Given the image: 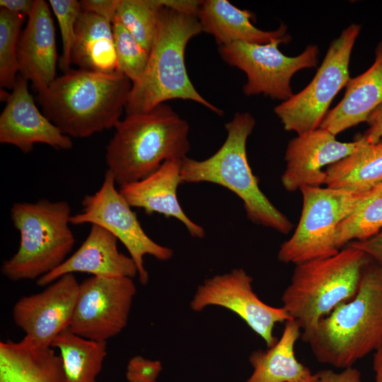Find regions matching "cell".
I'll list each match as a JSON object with an SVG mask.
<instances>
[{"label": "cell", "mask_w": 382, "mask_h": 382, "mask_svg": "<svg viewBox=\"0 0 382 382\" xmlns=\"http://www.w3.org/2000/svg\"><path fill=\"white\" fill-rule=\"evenodd\" d=\"M132 81L108 74L69 69L38 93L43 114L66 135L85 138L115 127L129 99Z\"/></svg>", "instance_id": "1"}, {"label": "cell", "mask_w": 382, "mask_h": 382, "mask_svg": "<svg viewBox=\"0 0 382 382\" xmlns=\"http://www.w3.org/2000/svg\"><path fill=\"white\" fill-rule=\"evenodd\" d=\"M114 128L105 158L120 186L147 177L166 161L184 159L190 149L188 123L165 103L127 114Z\"/></svg>", "instance_id": "2"}, {"label": "cell", "mask_w": 382, "mask_h": 382, "mask_svg": "<svg viewBox=\"0 0 382 382\" xmlns=\"http://www.w3.org/2000/svg\"><path fill=\"white\" fill-rule=\"evenodd\" d=\"M321 364L353 366L382 344V266L365 267L354 297L335 307L306 340Z\"/></svg>", "instance_id": "3"}, {"label": "cell", "mask_w": 382, "mask_h": 382, "mask_svg": "<svg viewBox=\"0 0 382 382\" xmlns=\"http://www.w3.org/2000/svg\"><path fill=\"white\" fill-rule=\"evenodd\" d=\"M202 32L197 16L163 6L147 66L132 83L126 115L146 112L175 99L192 100L219 115L224 114L199 94L187 74L185 49Z\"/></svg>", "instance_id": "4"}, {"label": "cell", "mask_w": 382, "mask_h": 382, "mask_svg": "<svg viewBox=\"0 0 382 382\" xmlns=\"http://www.w3.org/2000/svg\"><path fill=\"white\" fill-rule=\"evenodd\" d=\"M255 125L249 112L236 113L225 125L227 137L216 152L202 161L188 157L182 160V183L207 182L223 186L242 200L251 222L287 234L292 223L262 192L248 160L246 143Z\"/></svg>", "instance_id": "5"}, {"label": "cell", "mask_w": 382, "mask_h": 382, "mask_svg": "<svg viewBox=\"0 0 382 382\" xmlns=\"http://www.w3.org/2000/svg\"><path fill=\"white\" fill-rule=\"evenodd\" d=\"M371 260L363 251L346 245L334 255L295 265L282 307L299 325L303 341L323 318L354 297Z\"/></svg>", "instance_id": "6"}, {"label": "cell", "mask_w": 382, "mask_h": 382, "mask_svg": "<svg viewBox=\"0 0 382 382\" xmlns=\"http://www.w3.org/2000/svg\"><path fill=\"white\" fill-rule=\"evenodd\" d=\"M71 215L64 200L13 203L11 219L20 233V244L3 262L2 274L11 281L38 279L59 266L75 243L69 227Z\"/></svg>", "instance_id": "7"}, {"label": "cell", "mask_w": 382, "mask_h": 382, "mask_svg": "<svg viewBox=\"0 0 382 382\" xmlns=\"http://www.w3.org/2000/svg\"><path fill=\"white\" fill-rule=\"evenodd\" d=\"M303 206L293 235L282 243L277 258L295 265L335 255L339 225L359 204L363 193L343 189L305 186Z\"/></svg>", "instance_id": "8"}, {"label": "cell", "mask_w": 382, "mask_h": 382, "mask_svg": "<svg viewBox=\"0 0 382 382\" xmlns=\"http://www.w3.org/2000/svg\"><path fill=\"white\" fill-rule=\"evenodd\" d=\"M361 28L352 24L343 30L310 83L274 108L285 130L299 135L320 127L332 100L350 79V56Z\"/></svg>", "instance_id": "9"}, {"label": "cell", "mask_w": 382, "mask_h": 382, "mask_svg": "<svg viewBox=\"0 0 382 382\" xmlns=\"http://www.w3.org/2000/svg\"><path fill=\"white\" fill-rule=\"evenodd\" d=\"M115 184L114 176L107 170L99 190L83 197L81 211L71 215L70 223L96 224L110 232L125 246L137 267L140 282L146 284L149 274L144 266V256L149 255L165 261L172 257L173 251L146 233L137 214L116 189Z\"/></svg>", "instance_id": "10"}, {"label": "cell", "mask_w": 382, "mask_h": 382, "mask_svg": "<svg viewBox=\"0 0 382 382\" xmlns=\"http://www.w3.org/2000/svg\"><path fill=\"white\" fill-rule=\"evenodd\" d=\"M287 43L274 40L267 44L234 42L219 46L222 59L230 66L244 71L247 81L243 87L246 96L264 94L274 99H289L292 93L290 81L297 71L316 67L319 49L310 45L296 57H287L278 46Z\"/></svg>", "instance_id": "11"}, {"label": "cell", "mask_w": 382, "mask_h": 382, "mask_svg": "<svg viewBox=\"0 0 382 382\" xmlns=\"http://www.w3.org/2000/svg\"><path fill=\"white\" fill-rule=\"evenodd\" d=\"M136 291L129 277L85 279L68 329L86 339L106 342L126 327Z\"/></svg>", "instance_id": "12"}, {"label": "cell", "mask_w": 382, "mask_h": 382, "mask_svg": "<svg viewBox=\"0 0 382 382\" xmlns=\"http://www.w3.org/2000/svg\"><path fill=\"white\" fill-rule=\"evenodd\" d=\"M252 284L251 276L241 268L216 275L198 286L190 307L196 312L209 306H221L231 311L270 347L277 340L273 335L275 325L286 323L291 318L282 307L264 303L254 292Z\"/></svg>", "instance_id": "13"}, {"label": "cell", "mask_w": 382, "mask_h": 382, "mask_svg": "<svg viewBox=\"0 0 382 382\" xmlns=\"http://www.w3.org/2000/svg\"><path fill=\"white\" fill-rule=\"evenodd\" d=\"M79 285L74 274H67L41 292L21 297L13 308L14 323L36 344L51 347L69 327Z\"/></svg>", "instance_id": "14"}, {"label": "cell", "mask_w": 382, "mask_h": 382, "mask_svg": "<svg viewBox=\"0 0 382 382\" xmlns=\"http://www.w3.org/2000/svg\"><path fill=\"white\" fill-rule=\"evenodd\" d=\"M360 137L351 142H342L335 135L320 127L291 139L285 152L286 168L281 177L286 191L295 192L305 186L325 184L328 167L349 156L364 142Z\"/></svg>", "instance_id": "15"}, {"label": "cell", "mask_w": 382, "mask_h": 382, "mask_svg": "<svg viewBox=\"0 0 382 382\" xmlns=\"http://www.w3.org/2000/svg\"><path fill=\"white\" fill-rule=\"evenodd\" d=\"M0 115V142L16 146L23 153L33 151L37 143L56 149L69 150L73 142L36 107L28 81L18 76L12 92Z\"/></svg>", "instance_id": "16"}, {"label": "cell", "mask_w": 382, "mask_h": 382, "mask_svg": "<svg viewBox=\"0 0 382 382\" xmlns=\"http://www.w3.org/2000/svg\"><path fill=\"white\" fill-rule=\"evenodd\" d=\"M55 28L49 3L37 0L18 44V72L38 93L57 78Z\"/></svg>", "instance_id": "17"}, {"label": "cell", "mask_w": 382, "mask_h": 382, "mask_svg": "<svg viewBox=\"0 0 382 382\" xmlns=\"http://www.w3.org/2000/svg\"><path fill=\"white\" fill-rule=\"evenodd\" d=\"M118 239L104 228L92 224L89 233L79 249L59 266L37 279V284L47 286L62 276L85 272L93 276L133 279L137 267L131 258L121 253Z\"/></svg>", "instance_id": "18"}, {"label": "cell", "mask_w": 382, "mask_h": 382, "mask_svg": "<svg viewBox=\"0 0 382 382\" xmlns=\"http://www.w3.org/2000/svg\"><path fill=\"white\" fill-rule=\"evenodd\" d=\"M182 160L165 161L147 177L120 186L119 191L132 207L144 209L146 214L158 213L173 217L183 223L191 236H205L202 226L192 221L183 210L177 197L182 183Z\"/></svg>", "instance_id": "19"}, {"label": "cell", "mask_w": 382, "mask_h": 382, "mask_svg": "<svg viewBox=\"0 0 382 382\" xmlns=\"http://www.w3.org/2000/svg\"><path fill=\"white\" fill-rule=\"evenodd\" d=\"M341 101L328 112L320 127L334 135L366 122L382 105V41L375 50V60L364 73L350 78Z\"/></svg>", "instance_id": "20"}, {"label": "cell", "mask_w": 382, "mask_h": 382, "mask_svg": "<svg viewBox=\"0 0 382 382\" xmlns=\"http://www.w3.org/2000/svg\"><path fill=\"white\" fill-rule=\"evenodd\" d=\"M197 18L202 31L212 35L219 46L234 42L267 44L274 40L289 42L291 39L286 25L273 31L260 30L251 23L252 13L226 0L202 1Z\"/></svg>", "instance_id": "21"}, {"label": "cell", "mask_w": 382, "mask_h": 382, "mask_svg": "<svg viewBox=\"0 0 382 382\" xmlns=\"http://www.w3.org/2000/svg\"><path fill=\"white\" fill-rule=\"evenodd\" d=\"M0 382H67L61 359L51 347L25 336L0 342Z\"/></svg>", "instance_id": "22"}, {"label": "cell", "mask_w": 382, "mask_h": 382, "mask_svg": "<svg viewBox=\"0 0 382 382\" xmlns=\"http://www.w3.org/2000/svg\"><path fill=\"white\" fill-rule=\"evenodd\" d=\"M71 62L80 69L115 74L119 70L112 23L81 11L76 25Z\"/></svg>", "instance_id": "23"}, {"label": "cell", "mask_w": 382, "mask_h": 382, "mask_svg": "<svg viewBox=\"0 0 382 382\" xmlns=\"http://www.w3.org/2000/svg\"><path fill=\"white\" fill-rule=\"evenodd\" d=\"M301 336L297 322L286 321L274 345L267 350L252 352L249 361L253 372L245 382H298L312 374L296 357L295 345Z\"/></svg>", "instance_id": "24"}, {"label": "cell", "mask_w": 382, "mask_h": 382, "mask_svg": "<svg viewBox=\"0 0 382 382\" xmlns=\"http://www.w3.org/2000/svg\"><path fill=\"white\" fill-rule=\"evenodd\" d=\"M366 141V140H365ZM328 187L366 192L382 183V140L366 141L354 153L325 170Z\"/></svg>", "instance_id": "25"}, {"label": "cell", "mask_w": 382, "mask_h": 382, "mask_svg": "<svg viewBox=\"0 0 382 382\" xmlns=\"http://www.w3.org/2000/svg\"><path fill=\"white\" fill-rule=\"evenodd\" d=\"M51 347L59 352L67 382H96L107 355L106 342L86 339L66 329L54 339Z\"/></svg>", "instance_id": "26"}, {"label": "cell", "mask_w": 382, "mask_h": 382, "mask_svg": "<svg viewBox=\"0 0 382 382\" xmlns=\"http://www.w3.org/2000/svg\"><path fill=\"white\" fill-rule=\"evenodd\" d=\"M382 228V183L366 192L354 211L339 225L336 245L340 250L354 241L374 236Z\"/></svg>", "instance_id": "27"}, {"label": "cell", "mask_w": 382, "mask_h": 382, "mask_svg": "<svg viewBox=\"0 0 382 382\" xmlns=\"http://www.w3.org/2000/svg\"><path fill=\"white\" fill-rule=\"evenodd\" d=\"M161 0H120L116 17L149 53L159 23Z\"/></svg>", "instance_id": "28"}, {"label": "cell", "mask_w": 382, "mask_h": 382, "mask_svg": "<svg viewBox=\"0 0 382 382\" xmlns=\"http://www.w3.org/2000/svg\"><path fill=\"white\" fill-rule=\"evenodd\" d=\"M26 16L0 8V86L13 89L18 72L21 28Z\"/></svg>", "instance_id": "29"}, {"label": "cell", "mask_w": 382, "mask_h": 382, "mask_svg": "<svg viewBox=\"0 0 382 382\" xmlns=\"http://www.w3.org/2000/svg\"><path fill=\"white\" fill-rule=\"evenodd\" d=\"M119 70L132 83L143 75L149 57L144 49L115 16L112 22Z\"/></svg>", "instance_id": "30"}, {"label": "cell", "mask_w": 382, "mask_h": 382, "mask_svg": "<svg viewBox=\"0 0 382 382\" xmlns=\"http://www.w3.org/2000/svg\"><path fill=\"white\" fill-rule=\"evenodd\" d=\"M48 3L60 29L62 54L59 64L64 73L71 69V52L75 39L76 25L82 10L80 1L76 0H50Z\"/></svg>", "instance_id": "31"}, {"label": "cell", "mask_w": 382, "mask_h": 382, "mask_svg": "<svg viewBox=\"0 0 382 382\" xmlns=\"http://www.w3.org/2000/svg\"><path fill=\"white\" fill-rule=\"evenodd\" d=\"M162 370L159 361L150 360L141 356H135L129 359L126 369L128 382H157Z\"/></svg>", "instance_id": "32"}, {"label": "cell", "mask_w": 382, "mask_h": 382, "mask_svg": "<svg viewBox=\"0 0 382 382\" xmlns=\"http://www.w3.org/2000/svg\"><path fill=\"white\" fill-rule=\"evenodd\" d=\"M120 0H83L80 1L81 10L98 15L110 23L116 16Z\"/></svg>", "instance_id": "33"}, {"label": "cell", "mask_w": 382, "mask_h": 382, "mask_svg": "<svg viewBox=\"0 0 382 382\" xmlns=\"http://www.w3.org/2000/svg\"><path fill=\"white\" fill-rule=\"evenodd\" d=\"M314 382H362L360 371L353 366L335 372L331 369L319 371L314 374Z\"/></svg>", "instance_id": "34"}, {"label": "cell", "mask_w": 382, "mask_h": 382, "mask_svg": "<svg viewBox=\"0 0 382 382\" xmlns=\"http://www.w3.org/2000/svg\"><path fill=\"white\" fill-rule=\"evenodd\" d=\"M347 245L363 251L371 260L382 266V231L362 241H354Z\"/></svg>", "instance_id": "35"}, {"label": "cell", "mask_w": 382, "mask_h": 382, "mask_svg": "<svg viewBox=\"0 0 382 382\" xmlns=\"http://www.w3.org/2000/svg\"><path fill=\"white\" fill-rule=\"evenodd\" d=\"M366 122L369 128L361 136L366 142L376 144L382 140V105L370 114Z\"/></svg>", "instance_id": "36"}, {"label": "cell", "mask_w": 382, "mask_h": 382, "mask_svg": "<svg viewBox=\"0 0 382 382\" xmlns=\"http://www.w3.org/2000/svg\"><path fill=\"white\" fill-rule=\"evenodd\" d=\"M35 1L33 0H1V8L21 14L28 18L33 10Z\"/></svg>", "instance_id": "37"}, {"label": "cell", "mask_w": 382, "mask_h": 382, "mask_svg": "<svg viewBox=\"0 0 382 382\" xmlns=\"http://www.w3.org/2000/svg\"><path fill=\"white\" fill-rule=\"evenodd\" d=\"M373 370L375 382H382V344L374 352Z\"/></svg>", "instance_id": "38"}, {"label": "cell", "mask_w": 382, "mask_h": 382, "mask_svg": "<svg viewBox=\"0 0 382 382\" xmlns=\"http://www.w3.org/2000/svg\"><path fill=\"white\" fill-rule=\"evenodd\" d=\"M298 382H314V374H311L308 377L298 381Z\"/></svg>", "instance_id": "39"}]
</instances>
